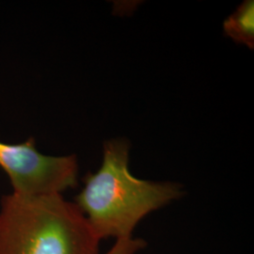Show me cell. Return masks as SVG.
I'll use <instances>...</instances> for the list:
<instances>
[{
  "label": "cell",
  "mask_w": 254,
  "mask_h": 254,
  "mask_svg": "<svg viewBox=\"0 0 254 254\" xmlns=\"http://www.w3.org/2000/svg\"><path fill=\"white\" fill-rule=\"evenodd\" d=\"M103 147L99 170L84 177V188L73 201L100 241L133 237L146 216L185 196L179 183L134 176L129 170L130 141L127 138L106 140Z\"/></svg>",
  "instance_id": "cell-1"
},
{
  "label": "cell",
  "mask_w": 254,
  "mask_h": 254,
  "mask_svg": "<svg viewBox=\"0 0 254 254\" xmlns=\"http://www.w3.org/2000/svg\"><path fill=\"white\" fill-rule=\"evenodd\" d=\"M87 218L63 194L4 196L0 254H100Z\"/></svg>",
  "instance_id": "cell-2"
},
{
  "label": "cell",
  "mask_w": 254,
  "mask_h": 254,
  "mask_svg": "<svg viewBox=\"0 0 254 254\" xmlns=\"http://www.w3.org/2000/svg\"><path fill=\"white\" fill-rule=\"evenodd\" d=\"M0 167L8 174L13 193L20 195L63 194L78 184L76 155L41 154L33 138L21 144L0 141Z\"/></svg>",
  "instance_id": "cell-3"
},
{
  "label": "cell",
  "mask_w": 254,
  "mask_h": 254,
  "mask_svg": "<svg viewBox=\"0 0 254 254\" xmlns=\"http://www.w3.org/2000/svg\"><path fill=\"white\" fill-rule=\"evenodd\" d=\"M223 29L228 37L237 44L254 48V1L246 0L229 15L223 23Z\"/></svg>",
  "instance_id": "cell-4"
},
{
  "label": "cell",
  "mask_w": 254,
  "mask_h": 254,
  "mask_svg": "<svg viewBox=\"0 0 254 254\" xmlns=\"http://www.w3.org/2000/svg\"><path fill=\"white\" fill-rule=\"evenodd\" d=\"M147 247V242L142 238L130 237L116 240L114 245L104 254H136Z\"/></svg>",
  "instance_id": "cell-5"
}]
</instances>
